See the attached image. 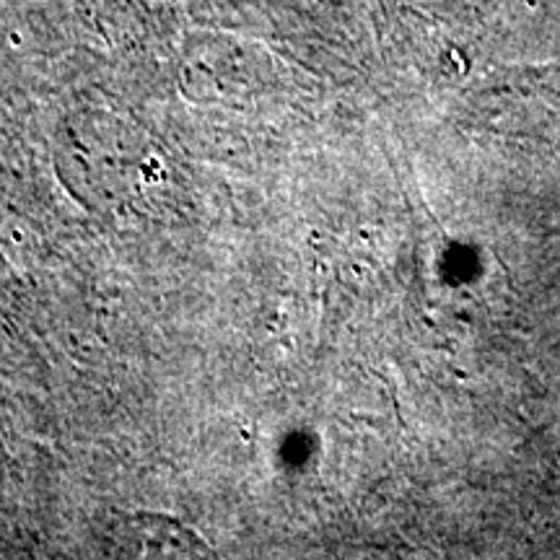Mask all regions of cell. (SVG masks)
I'll return each instance as SVG.
<instances>
[{
    "mask_svg": "<svg viewBox=\"0 0 560 560\" xmlns=\"http://www.w3.org/2000/svg\"><path fill=\"white\" fill-rule=\"evenodd\" d=\"M73 164V187H81L100 200H122L138 190L140 177H145L149 156L145 151L115 149H73L68 151Z\"/></svg>",
    "mask_w": 560,
    "mask_h": 560,
    "instance_id": "cell-1",
    "label": "cell"
},
{
    "mask_svg": "<svg viewBox=\"0 0 560 560\" xmlns=\"http://www.w3.org/2000/svg\"><path fill=\"white\" fill-rule=\"evenodd\" d=\"M117 550L140 558H198L206 545L164 516H130L115 529Z\"/></svg>",
    "mask_w": 560,
    "mask_h": 560,
    "instance_id": "cell-2",
    "label": "cell"
}]
</instances>
